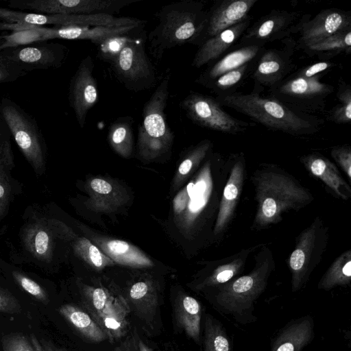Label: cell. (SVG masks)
<instances>
[{
	"label": "cell",
	"mask_w": 351,
	"mask_h": 351,
	"mask_svg": "<svg viewBox=\"0 0 351 351\" xmlns=\"http://www.w3.org/2000/svg\"><path fill=\"white\" fill-rule=\"evenodd\" d=\"M227 157L213 150L173 200L176 221L188 238L213 243V232L228 173Z\"/></svg>",
	"instance_id": "cell-1"
},
{
	"label": "cell",
	"mask_w": 351,
	"mask_h": 351,
	"mask_svg": "<svg viewBox=\"0 0 351 351\" xmlns=\"http://www.w3.org/2000/svg\"><path fill=\"white\" fill-rule=\"evenodd\" d=\"M250 180L256 202L254 230H263L281 222L285 214L298 212L315 199L308 189L275 164H259Z\"/></svg>",
	"instance_id": "cell-2"
},
{
	"label": "cell",
	"mask_w": 351,
	"mask_h": 351,
	"mask_svg": "<svg viewBox=\"0 0 351 351\" xmlns=\"http://www.w3.org/2000/svg\"><path fill=\"white\" fill-rule=\"evenodd\" d=\"M276 269L272 251L260 245L254 252V266L246 274L204 292V297L221 315L242 326L258 319L255 304L265 291Z\"/></svg>",
	"instance_id": "cell-3"
},
{
	"label": "cell",
	"mask_w": 351,
	"mask_h": 351,
	"mask_svg": "<svg viewBox=\"0 0 351 351\" xmlns=\"http://www.w3.org/2000/svg\"><path fill=\"white\" fill-rule=\"evenodd\" d=\"M215 99L221 106L232 108L271 130L292 136L317 133L324 123L317 116L300 112L272 97L253 91L221 94Z\"/></svg>",
	"instance_id": "cell-4"
},
{
	"label": "cell",
	"mask_w": 351,
	"mask_h": 351,
	"mask_svg": "<svg viewBox=\"0 0 351 351\" xmlns=\"http://www.w3.org/2000/svg\"><path fill=\"white\" fill-rule=\"evenodd\" d=\"M157 16L158 23L147 36L156 58L176 47L186 43L199 47L205 41L208 11L202 1L172 3L163 6Z\"/></svg>",
	"instance_id": "cell-5"
},
{
	"label": "cell",
	"mask_w": 351,
	"mask_h": 351,
	"mask_svg": "<svg viewBox=\"0 0 351 351\" xmlns=\"http://www.w3.org/2000/svg\"><path fill=\"white\" fill-rule=\"evenodd\" d=\"M169 80V75L165 76L143 109L142 123L138 127L137 150L145 160H154L167 154L173 143L174 135L165 114Z\"/></svg>",
	"instance_id": "cell-6"
},
{
	"label": "cell",
	"mask_w": 351,
	"mask_h": 351,
	"mask_svg": "<svg viewBox=\"0 0 351 351\" xmlns=\"http://www.w3.org/2000/svg\"><path fill=\"white\" fill-rule=\"evenodd\" d=\"M85 311L104 332L111 343L125 336L130 328V307L117 292L103 287L84 285L81 289Z\"/></svg>",
	"instance_id": "cell-7"
},
{
	"label": "cell",
	"mask_w": 351,
	"mask_h": 351,
	"mask_svg": "<svg viewBox=\"0 0 351 351\" xmlns=\"http://www.w3.org/2000/svg\"><path fill=\"white\" fill-rule=\"evenodd\" d=\"M330 228L316 217L295 238L293 250L288 258L293 292L303 289L321 262L327 249Z\"/></svg>",
	"instance_id": "cell-8"
},
{
	"label": "cell",
	"mask_w": 351,
	"mask_h": 351,
	"mask_svg": "<svg viewBox=\"0 0 351 351\" xmlns=\"http://www.w3.org/2000/svg\"><path fill=\"white\" fill-rule=\"evenodd\" d=\"M0 116L22 154L38 174L45 167L46 147L36 119L8 97L0 101Z\"/></svg>",
	"instance_id": "cell-9"
},
{
	"label": "cell",
	"mask_w": 351,
	"mask_h": 351,
	"mask_svg": "<svg viewBox=\"0 0 351 351\" xmlns=\"http://www.w3.org/2000/svg\"><path fill=\"white\" fill-rule=\"evenodd\" d=\"M320 75L304 78L291 74L268 90L269 97L304 114L317 116L326 112V99L334 87Z\"/></svg>",
	"instance_id": "cell-10"
},
{
	"label": "cell",
	"mask_w": 351,
	"mask_h": 351,
	"mask_svg": "<svg viewBox=\"0 0 351 351\" xmlns=\"http://www.w3.org/2000/svg\"><path fill=\"white\" fill-rule=\"evenodd\" d=\"M145 33L129 43L110 62L120 82L135 92L152 88L156 84L155 69L145 51Z\"/></svg>",
	"instance_id": "cell-11"
},
{
	"label": "cell",
	"mask_w": 351,
	"mask_h": 351,
	"mask_svg": "<svg viewBox=\"0 0 351 351\" xmlns=\"http://www.w3.org/2000/svg\"><path fill=\"white\" fill-rule=\"evenodd\" d=\"M186 116L195 124L219 132L237 135L252 123L233 117L212 97L191 92L180 103Z\"/></svg>",
	"instance_id": "cell-12"
},
{
	"label": "cell",
	"mask_w": 351,
	"mask_h": 351,
	"mask_svg": "<svg viewBox=\"0 0 351 351\" xmlns=\"http://www.w3.org/2000/svg\"><path fill=\"white\" fill-rule=\"evenodd\" d=\"M228 173L224 183L219 208L213 232V243H220L235 218L247 176V165L243 152L228 156Z\"/></svg>",
	"instance_id": "cell-13"
},
{
	"label": "cell",
	"mask_w": 351,
	"mask_h": 351,
	"mask_svg": "<svg viewBox=\"0 0 351 351\" xmlns=\"http://www.w3.org/2000/svg\"><path fill=\"white\" fill-rule=\"evenodd\" d=\"M8 59L19 64L25 71L57 69L66 61L69 49L59 43L36 41L0 49Z\"/></svg>",
	"instance_id": "cell-14"
},
{
	"label": "cell",
	"mask_w": 351,
	"mask_h": 351,
	"mask_svg": "<svg viewBox=\"0 0 351 351\" xmlns=\"http://www.w3.org/2000/svg\"><path fill=\"white\" fill-rule=\"evenodd\" d=\"M302 16L299 12L273 10L245 31L239 45L264 47L267 43L285 40L296 32Z\"/></svg>",
	"instance_id": "cell-15"
},
{
	"label": "cell",
	"mask_w": 351,
	"mask_h": 351,
	"mask_svg": "<svg viewBox=\"0 0 351 351\" xmlns=\"http://www.w3.org/2000/svg\"><path fill=\"white\" fill-rule=\"evenodd\" d=\"M303 15L296 32L298 40L292 43L295 49L325 38L338 32L351 29V12L337 8L322 10L312 19Z\"/></svg>",
	"instance_id": "cell-16"
},
{
	"label": "cell",
	"mask_w": 351,
	"mask_h": 351,
	"mask_svg": "<svg viewBox=\"0 0 351 351\" xmlns=\"http://www.w3.org/2000/svg\"><path fill=\"white\" fill-rule=\"evenodd\" d=\"M94 62L88 55L80 62L69 87V101L81 128L86 124L87 113L98 99L97 82L93 76Z\"/></svg>",
	"instance_id": "cell-17"
},
{
	"label": "cell",
	"mask_w": 351,
	"mask_h": 351,
	"mask_svg": "<svg viewBox=\"0 0 351 351\" xmlns=\"http://www.w3.org/2000/svg\"><path fill=\"white\" fill-rule=\"evenodd\" d=\"M259 245L245 248L221 259L208 263L193 282V289L196 291L204 293L243 274L251 254Z\"/></svg>",
	"instance_id": "cell-18"
},
{
	"label": "cell",
	"mask_w": 351,
	"mask_h": 351,
	"mask_svg": "<svg viewBox=\"0 0 351 351\" xmlns=\"http://www.w3.org/2000/svg\"><path fill=\"white\" fill-rule=\"evenodd\" d=\"M294 49L291 43L286 49H265L256 60L252 72L254 82L253 92L261 94L264 87L269 88L287 77L295 67L292 61Z\"/></svg>",
	"instance_id": "cell-19"
},
{
	"label": "cell",
	"mask_w": 351,
	"mask_h": 351,
	"mask_svg": "<svg viewBox=\"0 0 351 351\" xmlns=\"http://www.w3.org/2000/svg\"><path fill=\"white\" fill-rule=\"evenodd\" d=\"M143 26L125 27H53L21 25L22 29L32 30L36 41H44L53 38L66 40H88L96 45L106 38L118 35L131 34L143 29Z\"/></svg>",
	"instance_id": "cell-20"
},
{
	"label": "cell",
	"mask_w": 351,
	"mask_h": 351,
	"mask_svg": "<svg viewBox=\"0 0 351 351\" xmlns=\"http://www.w3.org/2000/svg\"><path fill=\"white\" fill-rule=\"evenodd\" d=\"M315 335V321L311 315L293 318L275 333L269 351H304Z\"/></svg>",
	"instance_id": "cell-21"
},
{
	"label": "cell",
	"mask_w": 351,
	"mask_h": 351,
	"mask_svg": "<svg viewBox=\"0 0 351 351\" xmlns=\"http://www.w3.org/2000/svg\"><path fill=\"white\" fill-rule=\"evenodd\" d=\"M256 2L257 0L217 1L208 11L205 40L245 20Z\"/></svg>",
	"instance_id": "cell-22"
},
{
	"label": "cell",
	"mask_w": 351,
	"mask_h": 351,
	"mask_svg": "<svg viewBox=\"0 0 351 351\" xmlns=\"http://www.w3.org/2000/svg\"><path fill=\"white\" fill-rule=\"evenodd\" d=\"M252 16L243 21L224 29L215 36L206 40L195 54L192 66L200 68L213 63L240 39L245 31L250 26Z\"/></svg>",
	"instance_id": "cell-23"
},
{
	"label": "cell",
	"mask_w": 351,
	"mask_h": 351,
	"mask_svg": "<svg viewBox=\"0 0 351 351\" xmlns=\"http://www.w3.org/2000/svg\"><path fill=\"white\" fill-rule=\"evenodd\" d=\"M306 169L318 178L338 199L347 201L351 197L350 186L343 180L336 165L319 153L300 158Z\"/></svg>",
	"instance_id": "cell-24"
},
{
	"label": "cell",
	"mask_w": 351,
	"mask_h": 351,
	"mask_svg": "<svg viewBox=\"0 0 351 351\" xmlns=\"http://www.w3.org/2000/svg\"><path fill=\"white\" fill-rule=\"evenodd\" d=\"M86 190L88 198L86 205L95 212L116 211L128 200V195L121 186L104 178H95L89 180Z\"/></svg>",
	"instance_id": "cell-25"
},
{
	"label": "cell",
	"mask_w": 351,
	"mask_h": 351,
	"mask_svg": "<svg viewBox=\"0 0 351 351\" xmlns=\"http://www.w3.org/2000/svg\"><path fill=\"white\" fill-rule=\"evenodd\" d=\"M174 324L195 343L200 345L203 307L196 298L181 293L173 304Z\"/></svg>",
	"instance_id": "cell-26"
},
{
	"label": "cell",
	"mask_w": 351,
	"mask_h": 351,
	"mask_svg": "<svg viewBox=\"0 0 351 351\" xmlns=\"http://www.w3.org/2000/svg\"><path fill=\"white\" fill-rule=\"evenodd\" d=\"M265 49L262 46L248 45L233 50L209 66L195 82L205 86L222 74L256 60Z\"/></svg>",
	"instance_id": "cell-27"
},
{
	"label": "cell",
	"mask_w": 351,
	"mask_h": 351,
	"mask_svg": "<svg viewBox=\"0 0 351 351\" xmlns=\"http://www.w3.org/2000/svg\"><path fill=\"white\" fill-rule=\"evenodd\" d=\"M138 0H54L51 9L55 14L114 15Z\"/></svg>",
	"instance_id": "cell-28"
},
{
	"label": "cell",
	"mask_w": 351,
	"mask_h": 351,
	"mask_svg": "<svg viewBox=\"0 0 351 351\" xmlns=\"http://www.w3.org/2000/svg\"><path fill=\"white\" fill-rule=\"evenodd\" d=\"M101 250L118 264L135 267H149L152 261L134 245L119 239H93Z\"/></svg>",
	"instance_id": "cell-29"
},
{
	"label": "cell",
	"mask_w": 351,
	"mask_h": 351,
	"mask_svg": "<svg viewBox=\"0 0 351 351\" xmlns=\"http://www.w3.org/2000/svg\"><path fill=\"white\" fill-rule=\"evenodd\" d=\"M23 241L26 250L36 259L49 262L53 256L54 241L48 223L38 221L24 230Z\"/></svg>",
	"instance_id": "cell-30"
},
{
	"label": "cell",
	"mask_w": 351,
	"mask_h": 351,
	"mask_svg": "<svg viewBox=\"0 0 351 351\" xmlns=\"http://www.w3.org/2000/svg\"><path fill=\"white\" fill-rule=\"evenodd\" d=\"M58 311L72 328L85 340L91 343H99L107 339L104 332L83 308L75 304H66L62 305Z\"/></svg>",
	"instance_id": "cell-31"
},
{
	"label": "cell",
	"mask_w": 351,
	"mask_h": 351,
	"mask_svg": "<svg viewBox=\"0 0 351 351\" xmlns=\"http://www.w3.org/2000/svg\"><path fill=\"white\" fill-rule=\"evenodd\" d=\"M128 295L138 317L150 324L158 306V296L154 284L149 280L137 281L131 285Z\"/></svg>",
	"instance_id": "cell-32"
},
{
	"label": "cell",
	"mask_w": 351,
	"mask_h": 351,
	"mask_svg": "<svg viewBox=\"0 0 351 351\" xmlns=\"http://www.w3.org/2000/svg\"><path fill=\"white\" fill-rule=\"evenodd\" d=\"M202 351H232V341L223 324L213 315L205 313L201 334Z\"/></svg>",
	"instance_id": "cell-33"
},
{
	"label": "cell",
	"mask_w": 351,
	"mask_h": 351,
	"mask_svg": "<svg viewBox=\"0 0 351 351\" xmlns=\"http://www.w3.org/2000/svg\"><path fill=\"white\" fill-rule=\"evenodd\" d=\"M351 284V250L339 254L328 267L317 284V289L330 291Z\"/></svg>",
	"instance_id": "cell-34"
},
{
	"label": "cell",
	"mask_w": 351,
	"mask_h": 351,
	"mask_svg": "<svg viewBox=\"0 0 351 351\" xmlns=\"http://www.w3.org/2000/svg\"><path fill=\"white\" fill-rule=\"evenodd\" d=\"M300 49L307 54L317 55L320 58H330L341 52L349 54L351 51V29L340 32L310 43Z\"/></svg>",
	"instance_id": "cell-35"
},
{
	"label": "cell",
	"mask_w": 351,
	"mask_h": 351,
	"mask_svg": "<svg viewBox=\"0 0 351 351\" xmlns=\"http://www.w3.org/2000/svg\"><path fill=\"white\" fill-rule=\"evenodd\" d=\"M133 122L130 117H120L109 127V143L119 155L125 158H130L133 152Z\"/></svg>",
	"instance_id": "cell-36"
},
{
	"label": "cell",
	"mask_w": 351,
	"mask_h": 351,
	"mask_svg": "<svg viewBox=\"0 0 351 351\" xmlns=\"http://www.w3.org/2000/svg\"><path fill=\"white\" fill-rule=\"evenodd\" d=\"M213 150V143L209 139L202 140L189 149L178 166L173 184L177 186H180L192 173H195Z\"/></svg>",
	"instance_id": "cell-37"
},
{
	"label": "cell",
	"mask_w": 351,
	"mask_h": 351,
	"mask_svg": "<svg viewBox=\"0 0 351 351\" xmlns=\"http://www.w3.org/2000/svg\"><path fill=\"white\" fill-rule=\"evenodd\" d=\"M256 60L222 74L204 87L213 90L217 95L234 93L244 79L252 73Z\"/></svg>",
	"instance_id": "cell-38"
},
{
	"label": "cell",
	"mask_w": 351,
	"mask_h": 351,
	"mask_svg": "<svg viewBox=\"0 0 351 351\" xmlns=\"http://www.w3.org/2000/svg\"><path fill=\"white\" fill-rule=\"evenodd\" d=\"M73 249L77 255L95 269H102L114 265L111 258L86 238H79L74 243Z\"/></svg>",
	"instance_id": "cell-39"
},
{
	"label": "cell",
	"mask_w": 351,
	"mask_h": 351,
	"mask_svg": "<svg viewBox=\"0 0 351 351\" xmlns=\"http://www.w3.org/2000/svg\"><path fill=\"white\" fill-rule=\"evenodd\" d=\"M143 32V29L124 35L108 37L97 45L99 59L111 62L129 43L135 40Z\"/></svg>",
	"instance_id": "cell-40"
},
{
	"label": "cell",
	"mask_w": 351,
	"mask_h": 351,
	"mask_svg": "<svg viewBox=\"0 0 351 351\" xmlns=\"http://www.w3.org/2000/svg\"><path fill=\"white\" fill-rule=\"evenodd\" d=\"M337 97L340 104L326 114V119L338 124L349 123L351 121V88L343 82L339 83Z\"/></svg>",
	"instance_id": "cell-41"
},
{
	"label": "cell",
	"mask_w": 351,
	"mask_h": 351,
	"mask_svg": "<svg viewBox=\"0 0 351 351\" xmlns=\"http://www.w3.org/2000/svg\"><path fill=\"white\" fill-rule=\"evenodd\" d=\"M12 276L17 284L25 291L43 304L47 305L49 304V296L46 291L39 284L19 271H13Z\"/></svg>",
	"instance_id": "cell-42"
},
{
	"label": "cell",
	"mask_w": 351,
	"mask_h": 351,
	"mask_svg": "<svg viewBox=\"0 0 351 351\" xmlns=\"http://www.w3.org/2000/svg\"><path fill=\"white\" fill-rule=\"evenodd\" d=\"M27 73L19 64L6 58L0 49V83L14 82Z\"/></svg>",
	"instance_id": "cell-43"
},
{
	"label": "cell",
	"mask_w": 351,
	"mask_h": 351,
	"mask_svg": "<svg viewBox=\"0 0 351 351\" xmlns=\"http://www.w3.org/2000/svg\"><path fill=\"white\" fill-rule=\"evenodd\" d=\"M3 351H36L30 339L21 332H12L1 339Z\"/></svg>",
	"instance_id": "cell-44"
},
{
	"label": "cell",
	"mask_w": 351,
	"mask_h": 351,
	"mask_svg": "<svg viewBox=\"0 0 351 351\" xmlns=\"http://www.w3.org/2000/svg\"><path fill=\"white\" fill-rule=\"evenodd\" d=\"M330 155L350 182L351 147L348 145L335 146L331 149Z\"/></svg>",
	"instance_id": "cell-45"
},
{
	"label": "cell",
	"mask_w": 351,
	"mask_h": 351,
	"mask_svg": "<svg viewBox=\"0 0 351 351\" xmlns=\"http://www.w3.org/2000/svg\"><path fill=\"white\" fill-rule=\"evenodd\" d=\"M21 311L19 300L9 291L0 289V313L16 314Z\"/></svg>",
	"instance_id": "cell-46"
},
{
	"label": "cell",
	"mask_w": 351,
	"mask_h": 351,
	"mask_svg": "<svg viewBox=\"0 0 351 351\" xmlns=\"http://www.w3.org/2000/svg\"><path fill=\"white\" fill-rule=\"evenodd\" d=\"M4 170L5 167L0 162V217L7 208L10 194L9 179Z\"/></svg>",
	"instance_id": "cell-47"
},
{
	"label": "cell",
	"mask_w": 351,
	"mask_h": 351,
	"mask_svg": "<svg viewBox=\"0 0 351 351\" xmlns=\"http://www.w3.org/2000/svg\"><path fill=\"white\" fill-rule=\"evenodd\" d=\"M332 66H334V63L329 61H322L306 66L293 74L304 78H311L320 75V73L328 71Z\"/></svg>",
	"instance_id": "cell-48"
},
{
	"label": "cell",
	"mask_w": 351,
	"mask_h": 351,
	"mask_svg": "<svg viewBox=\"0 0 351 351\" xmlns=\"http://www.w3.org/2000/svg\"><path fill=\"white\" fill-rule=\"evenodd\" d=\"M42 347L44 350V351H64L62 349H60L55 346H53L52 343H51L49 341H46L45 339L39 340Z\"/></svg>",
	"instance_id": "cell-49"
},
{
	"label": "cell",
	"mask_w": 351,
	"mask_h": 351,
	"mask_svg": "<svg viewBox=\"0 0 351 351\" xmlns=\"http://www.w3.org/2000/svg\"><path fill=\"white\" fill-rule=\"evenodd\" d=\"M30 341L36 351H44L40 341L35 335L32 334L30 335Z\"/></svg>",
	"instance_id": "cell-50"
},
{
	"label": "cell",
	"mask_w": 351,
	"mask_h": 351,
	"mask_svg": "<svg viewBox=\"0 0 351 351\" xmlns=\"http://www.w3.org/2000/svg\"><path fill=\"white\" fill-rule=\"evenodd\" d=\"M137 344L138 351H152V349L143 341V339L137 335Z\"/></svg>",
	"instance_id": "cell-51"
},
{
	"label": "cell",
	"mask_w": 351,
	"mask_h": 351,
	"mask_svg": "<svg viewBox=\"0 0 351 351\" xmlns=\"http://www.w3.org/2000/svg\"><path fill=\"white\" fill-rule=\"evenodd\" d=\"M113 351H123L121 346L120 345V346L115 347L114 349L113 350Z\"/></svg>",
	"instance_id": "cell-52"
}]
</instances>
